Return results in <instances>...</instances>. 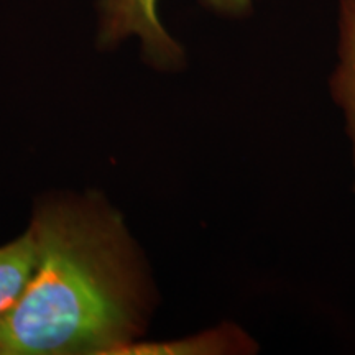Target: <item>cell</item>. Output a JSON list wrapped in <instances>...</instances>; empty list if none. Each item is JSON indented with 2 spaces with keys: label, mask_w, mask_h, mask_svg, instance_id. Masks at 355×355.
Wrapping results in <instances>:
<instances>
[{
  "label": "cell",
  "mask_w": 355,
  "mask_h": 355,
  "mask_svg": "<svg viewBox=\"0 0 355 355\" xmlns=\"http://www.w3.org/2000/svg\"><path fill=\"white\" fill-rule=\"evenodd\" d=\"M101 46H112L128 37L141 43L145 61L173 71L184 63V50L166 32L158 15V0H101Z\"/></svg>",
  "instance_id": "cell-2"
},
{
  "label": "cell",
  "mask_w": 355,
  "mask_h": 355,
  "mask_svg": "<svg viewBox=\"0 0 355 355\" xmlns=\"http://www.w3.org/2000/svg\"><path fill=\"white\" fill-rule=\"evenodd\" d=\"M202 3L206 7H209L211 10H216L230 17L243 15L252 7V0H202Z\"/></svg>",
  "instance_id": "cell-6"
},
{
  "label": "cell",
  "mask_w": 355,
  "mask_h": 355,
  "mask_svg": "<svg viewBox=\"0 0 355 355\" xmlns=\"http://www.w3.org/2000/svg\"><path fill=\"white\" fill-rule=\"evenodd\" d=\"M130 349L155 354H255L259 352V344L237 324L227 322L184 340L168 344H133Z\"/></svg>",
  "instance_id": "cell-5"
},
{
  "label": "cell",
  "mask_w": 355,
  "mask_h": 355,
  "mask_svg": "<svg viewBox=\"0 0 355 355\" xmlns=\"http://www.w3.org/2000/svg\"><path fill=\"white\" fill-rule=\"evenodd\" d=\"M38 248L32 229L0 247V319L19 304L37 273Z\"/></svg>",
  "instance_id": "cell-3"
},
{
  "label": "cell",
  "mask_w": 355,
  "mask_h": 355,
  "mask_svg": "<svg viewBox=\"0 0 355 355\" xmlns=\"http://www.w3.org/2000/svg\"><path fill=\"white\" fill-rule=\"evenodd\" d=\"M37 273L0 319V355L125 352L144 334L153 293L122 217L94 199L37 209Z\"/></svg>",
  "instance_id": "cell-1"
},
{
  "label": "cell",
  "mask_w": 355,
  "mask_h": 355,
  "mask_svg": "<svg viewBox=\"0 0 355 355\" xmlns=\"http://www.w3.org/2000/svg\"><path fill=\"white\" fill-rule=\"evenodd\" d=\"M339 26V64L331 78V94L343 109L347 123L355 173V0H340Z\"/></svg>",
  "instance_id": "cell-4"
}]
</instances>
